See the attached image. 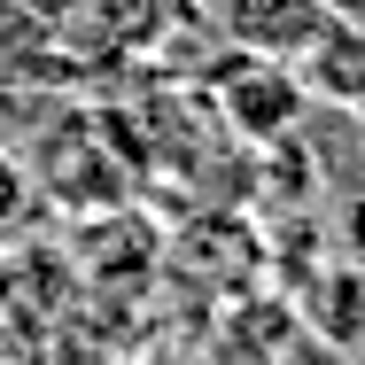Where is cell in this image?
<instances>
[{"instance_id": "9", "label": "cell", "mask_w": 365, "mask_h": 365, "mask_svg": "<svg viewBox=\"0 0 365 365\" xmlns=\"http://www.w3.org/2000/svg\"><path fill=\"white\" fill-rule=\"evenodd\" d=\"M8 303H16V264L0 257V319H8Z\"/></svg>"}, {"instance_id": "5", "label": "cell", "mask_w": 365, "mask_h": 365, "mask_svg": "<svg viewBox=\"0 0 365 365\" xmlns=\"http://www.w3.org/2000/svg\"><path fill=\"white\" fill-rule=\"evenodd\" d=\"M311 327L327 334V342H342V350H365V264L350 257L342 272H319V288H311Z\"/></svg>"}, {"instance_id": "8", "label": "cell", "mask_w": 365, "mask_h": 365, "mask_svg": "<svg viewBox=\"0 0 365 365\" xmlns=\"http://www.w3.org/2000/svg\"><path fill=\"white\" fill-rule=\"evenodd\" d=\"M350 249H358V264H365V195H358V210H350Z\"/></svg>"}, {"instance_id": "1", "label": "cell", "mask_w": 365, "mask_h": 365, "mask_svg": "<svg viewBox=\"0 0 365 365\" xmlns=\"http://www.w3.org/2000/svg\"><path fill=\"white\" fill-rule=\"evenodd\" d=\"M39 39L55 71H93V63H133L163 39L171 0H31Z\"/></svg>"}, {"instance_id": "6", "label": "cell", "mask_w": 365, "mask_h": 365, "mask_svg": "<svg viewBox=\"0 0 365 365\" xmlns=\"http://www.w3.org/2000/svg\"><path fill=\"white\" fill-rule=\"evenodd\" d=\"M47 71H55V55L39 39L31 0H0V78H47Z\"/></svg>"}, {"instance_id": "4", "label": "cell", "mask_w": 365, "mask_h": 365, "mask_svg": "<svg viewBox=\"0 0 365 365\" xmlns=\"http://www.w3.org/2000/svg\"><path fill=\"white\" fill-rule=\"evenodd\" d=\"M295 78H303V93H319V101H350V109H365V24L327 16V31L303 47Z\"/></svg>"}, {"instance_id": "7", "label": "cell", "mask_w": 365, "mask_h": 365, "mask_svg": "<svg viewBox=\"0 0 365 365\" xmlns=\"http://www.w3.org/2000/svg\"><path fill=\"white\" fill-rule=\"evenodd\" d=\"M31 202H39V179H31V171H24V163L0 148V241L31 218Z\"/></svg>"}, {"instance_id": "3", "label": "cell", "mask_w": 365, "mask_h": 365, "mask_svg": "<svg viewBox=\"0 0 365 365\" xmlns=\"http://www.w3.org/2000/svg\"><path fill=\"white\" fill-rule=\"evenodd\" d=\"M327 16H334L327 0H210V24L225 31V47L264 55V63H303Z\"/></svg>"}, {"instance_id": "2", "label": "cell", "mask_w": 365, "mask_h": 365, "mask_svg": "<svg viewBox=\"0 0 365 365\" xmlns=\"http://www.w3.org/2000/svg\"><path fill=\"white\" fill-rule=\"evenodd\" d=\"M210 101H218V117L241 140H288L311 93H303L295 63H264V55L233 47L225 63H210Z\"/></svg>"}]
</instances>
